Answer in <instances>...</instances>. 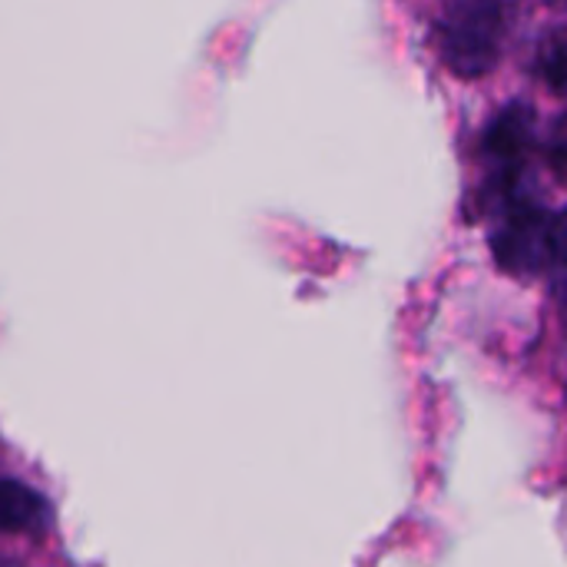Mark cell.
<instances>
[{
	"label": "cell",
	"instance_id": "cell-1",
	"mask_svg": "<svg viewBox=\"0 0 567 567\" xmlns=\"http://www.w3.org/2000/svg\"><path fill=\"white\" fill-rule=\"evenodd\" d=\"M502 223L492 239V252L502 269L515 276H542L561 259V213L542 206L525 189L498 199Z\"/></svg>",
	"mask_w": 567,
	"mask_h": 567
},
{
	"label": "cell",
	"instance_id": "cell-2",
	"mask_svg": "<svg viewBox=\"0 0 567 567\" xmlns=\"http://www.w3.org/2000/svg\"><path fill=\"white\" fill-rule=\"evenodd\" d=\"M505 7L498 3H455L435 27L442 60L465 80L485 76L502 50Z\"/></svg>",
	"mask_w": 567,
	"mask_h": 567
},
{
	"label": "cell",
	"instance_id": "cell-3",
	"mask_svg": "<svg viewBox=\"0 0 567 567\" xmlns=\"http://www.w3.org/2000/svg\"><path fill=\"white\" fill-rule=\"evenodd\" d=\"M532 133H535V116L525 103H512L505 113H498V120L488 126L485 136V150L495 163V176H492V193L498 199L512 196L522 189V166L532 146Z\"/></svg>",
	"mask_w": 567,
	"mask_h": 567
},
{
	"label": "cell",
	"instance_id": "cell-4",
	"mask_svg": "<svg viewBox=\"0 0 567 567\" xmlns=\"http://www.w3.org/2000/svg\"><path fill=\"white\" fill-rule=\"evenodd\" d=\"M47 525H50L47 498L30 485L0 475V532L20 535V532H40Z\"/></svg>",
	"mask_w": 567,
	"mask_h": 567
},
{
	"label": "cell",
	"instance_id": "cell-5",
	"mask_svg": "<svg viewBox=\"0 0 567 567\" xmlns=\"http://www.w3.org/2000/svg\"><path fill=\"white\" fill-rule=\"evenodd\" d=\"M545 80L551 83L555 93L561 90V80H565V37L561 33H555L545 50Z\"/></svg>",
	"mask_w": 567,
	"mask_h": 567
}]
</instances>
